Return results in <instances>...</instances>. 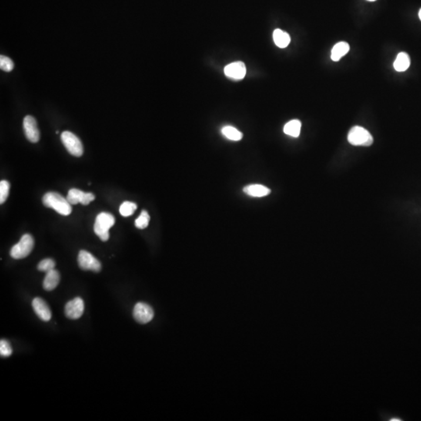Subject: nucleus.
I'll list each match as a JSON object with an SVG mask.
<instances>
[{"label": "nucleus", "instance_id": "obj_21", "mask_svg": "<svg viewBox=\"0 0 421 421\" xmlns=\"http://www.w3.org/2000/svg\"><path fill=\"white\" fill-rule=\"evenodd\" d=\"M150 215L148 212L145 210H143L141 212V215H139L136 220H135V226L139 229H144L149 225Z\"/></svg>", "mask_w": 421, "mask_h": 421}, {"label": "nucleus", "instance_id": "obj_27", "mask_svg": "<svg viewBox=\"0 0 421 421\" xmlns=\"http://www.w3.org/2000/svg\"><path fill=\"white\" fill-rule=\"evenodd\" d=\"M369 2H374V1H376V0H368Z\"/></svg>", "mask_w": 421, "mask_h": 421}, {"label": "nucleus", "instance_id": "obj_1", "mask_svg": "<svg viewBox=\"0 0 421 421\" xmlns=\"http://www.w3.org/2000/svg\"><path fill=\"white\" fill-rule=\"evenodd\" d=\"M42 202L47 208H53L55 212L64 216L72 212V207L68 200L58 193H47L42 198Z\"/></svg>", "mask_w": 421, "mask_h": 421}, {"label": "nucleus", "instance_id": "obj_8", "mask_svg": "<svg viewBox=\"0 0 421 421\" xmlns=\"http://www.w3.org/2000/svg\"><path fill=\"white\" fill-rule=\"evenodd\" d=\"M23 127L27 139L31 143L38 142L40 139V132L36 119L31 115H27L24 117Z\"/></svg>", "mask_w": 421, "mask_h": 421}, {"label": "nucleus", "instance_id": "obj_15", "mask_svg": "<svg viewBox=\"0 0 421 421\" xmlns=\"http://www.w3.org/2000/svg\"><path fill=\"white\" fill-rule=\"evenodd\" d=\"M349 51V45L347 42L340 41L339 43L335 44L332 49L331 58L334 62H338L340 58L346 55Z\"/></svg>", "mask_w": 421, "mask_h": 421}, {"label": "nucleus", "instance_id": "obj_11", "mask_svg": "<svg viewBox=\"0 0 421 421\" xmlns=\"http://www.w3.org/2000/svg\"><path fill=\"white\" fill-rule=\"evenodd\" d=\"M225 76L235 81L244 79L246 75V66L243 62H235L229 64L224 70Z\"/></svg>", "mask_w": 421, "mask_h": 421}, {"label": "nucleus", "instance_id": "obj_7", "mask_svg": "<svg viewBox=\"0 0 421 421\" xmlns=\"http://www.w3.org/2000/svg\"><path fill=\"white\" fill-rule=\"evenodd\" d=\"M134 318L141 325L149 323L155 316L153 308L146 303L139 302L134 306L133 311Z\"/></svg>", "mask_w": 421, "mask_h": 421}, {"label": "nucleus", "instance_id": "obj_4", "mask_svg": "<svg viewBox=\"0 0 421 421\" xmlns=\"http://www.w3.org/2000/svg\"><path fill=\"white\" fill-rule=\"evenodd\" d=\"M35 246V240L32 235L24 234L21 240L11 250V256L14 259H22L28 257Z\"/></svg>", "mask_w": 421, "mask_h": 421}, {"label": "nucleus", "instance_id": "obj_6", "mask_svg": "<svg viewBox=\"0 0 421 421\" xmlns=\"http://www.w3.org/2000/svg\"><path fill=\"white\" fill-rule=\"evenodd\" d=\"M78 265L83 270L92 271L99 272L102 269V265L96 258L84 250H81L78 258Z\"/></svg>", "mask_w": 421, "mask_h": 421}, {"label": "nucleus", "instance_id": "obj_3", "mask_svg": "<svg viewBox=\"0 0 421 421\" xmlns=\"http://www.w3.org/2000/svg\"><path fill=\"white\" fill-rule=\"evenodd\" d=\"M348 141L349 144L354 146L369 147L373 144L374 139L368 130L362 127L356 126L349 131L348 134Z\"/></svg>", "mask_w": 421, "mask_h": 421}, {"label": "nucleus", "instance_id": "obj_18", "mask_svg": "<svg viewBox=\"0 0 421 421\" xmlns=\"http://www.w3.org/2000/svg\"><path fill=\"white\" fill-rule=\"evenodd\" d=\"M301 123L298 119L289 121L284 126L283 131L285 134L292 138H298L300 134Z\"/></svg>", "mask_w": 421, "mask_h": 421}, {"label": "nucleus", "instance_id": "obj_14", "mask_svg": "<svg viewBox=\"0 0 421 421\" xmlns=\"http://www.w3.org/2000/svg\"><path fill=\"white\" fill-rule=\"evenodd\" d=\"M61 282V275L55 269L46 272L43 282V288L45 290L52 291L57 287Z\"/></svg>", "mask_w": 421, "mask_h": 421}, {"label": "nucleus", "instance_id": "obj_20", "mask_svg": "<svg viewBox=\"0 0 421 421\" xmlns=\"http://www.w3.org/2000/svg\"><path fill=\"white\" fill-rule=\"evenodd\" d=\"M137 208H138V206H137L136 204L131 202V201H125L121 205L119 213L122 216L129 217L135 212Z\"/></svg>", "mask_w": 421, "mask_h": 421}, {"label": "nucleus", "instance_id": "obj_24", "mask_svg": "<svg viewBox=\"0 0 421 421\" xmlns=\"http://www.w3.org/2000/svg\"><path fill=\"white\" fill-rule=\"evenodd\" d=\"M0 68L5 72H11L14 70V64L12 59L5 55H0Z\"/></svg>", "mask_w": 421, "mask_h": 421}, {"label": "nucleus", "instance_id": "obj_19", "mask_svg": "<svg viewBox=\"0 0 421 421\" xmlns=\"http://www.w3.org/2000/svg\"><path fill=\"white\" fill-rule=\"evenodd\" d=\"M222 134L225 138L231 141H239L243 138L242 133L231 126L224 127L222 129Z\"/></svg>", "mask_w": 421, "mask_h": 421}, {"label": "nucleus", "instance_id": "obj_22", "mask_svg": "<svg viewBox=\"0 0 421 421\" xmlns=\"http://www.w3.org/2000/svg\"><path fill=\"white\" fill-rule=\"evenodd\" d=\"M10 188H11V184L8 181H2L0 182V204L1 205L5 202L6 200L9 196Z\"/></svg>", "mask_w": 421, "mask_h": 421}, {"label": "nucleus", "instance_id": "obj_10", "mask_svg": "<svg viewBox=\"0 0 421 421\" xmlns=\"http://www.w3.org/2000/svg\"><path fill=\"white\" fill-rule=\"evenodd\" d=\"M84 303L81 297H76L67 303L65 306V315L70 319L76 320L84 314Z\"/></svg>", "mask_w": 421, "mask_h": 421}, {"label": "nucleus", "instance_id": "obj_9", "mask_svg": "<svg viewBox=\"0 0 421 421\" xmlns=\"http://www.w3.org/2000/svg\"><path fill=\"white\" fill-rule=\"evenodd\" d=\"M95 198V195L92 193H84L75 188L70 190L67 197V199L71 205H78V203H81L83 205H88L91 201H93Z\"/></svg>", "mask_w": 421, "mask_h": 421}, {"label": "nucleus", "instance_id": "obj_23", "mask_svg": "<svg viewBox=\"0 0 421 421\" xmlns=\"http://www.w3.org/2000/svg\"><path fill=\"white\" fill-rule=\"evenodd\" d=\"M55 263L54 260L51 258H46L42 260L38 265V269L41 272H48L49 271L55 269Z\"/></svg>", "mask_w": 421, "mask_h": 421}, {"label": "nucleus", "instance_id": "obj_25", "mask_svg": "<svg viewBox=\"0 0 421 421\" xmlns=\"http://www.w3.org/2000/svg\"><path fill=\"white\" fill-rule=\"evenodd\" d=\"M13 349L11 347V343L6 339H1L0 341V355L3 357H8L12 354Z\"/></svg>", "mask_w": 421, "mask_h": 421}, {"label": "nucleus", "instance_id": "obj_13", "mask_svg": "<svg viewBox=\"0 0 421 421\" xmlns=\"http://www.w3.org/2000/svg\"><path fill=\"white\" fill-rule=\"evenodd\" d=\"M244 192L254 198H263L270 195L271 190L261 184H251L244 188Z\"/></svg>", "mask_w": 421, "mask_h": 421}, {"label": "nucleus", "instance_id": "obj_12", "mask_svg": "<svg viewBox=\"0 0 421 421\" xmlns=\"http://www.w3.org/2000/svg\"><path fill=\"white\" fill-rule=\"evenodd\" d=\"M33 309L35 311L37 316L43 322H48L52 318V312L49 307L44 299L37 297L33 299Z\"/></svg>", "mask_w": 421, "mask_h": 421}, {"label": "nucleus", "instance_id": "obj_17", "mask_svg": "<svg viewBox=\"0 0 421 421\" xmlns=\"http://www.w3.org/2000/svg\"><path fill=\"white\" fill-rule=\"evenodd\" d=\"M274 42L281 48H285L290 43V36L288 33L280 29H276L273 32Z\"/></svg>", "mask_w": 421, "mask_h": 421}, {"label": "nucleus", "instance_id": "obj_26", "mask_svg": "<svg viewBox=\"0 0 421 421\" xmlns=\"http://www.w3.org/2000/svg\"><path fill=\"white\" fill-rule=\"evenodd\" d=\"M419 19H420V21H421V9H420V11H419Z\"/></svg>", "mask_w": 421, "mask_h": 421}, {"label": "nucleus", "instance_id": "obj_2", "mask_svg": "<svg viewBox=\"0 0 421 421\" xmlns=\"http://www.w3.org/2000/svg\"><path fill=\"white\" fill-rule=\"evenodd\" d=\"M115 218L112 214L108 212H102L98 214L95 219L94 231L102 241L109 239V229L115 224Z\"/></svg>", "mask_w": 421, "mask_h": 421}, {"label": "nucleus", "instance_id": "obj_5", "mask_svg": "<svg viewBox=\"0 0 421 421\" xmlns=\"http://www.w3.org/2000/svg\"><path fill=\"white\" fill-rule=\"evenodd\" d=\"M61 141L71 155L81 157L84 153V148L81 140L70 131H64L61 134Z\"/></svg>", "mask_w": 421, "mask_h": 421}, {"label": "nucleus", "instance_id": "obj_16", "mask_svg": "<svg viewBox=\"0 0 421 421\" xmlns=\"http://www.w3.org/2000/svg\"><path fill=\"white\" fill-rule=\"evenodd\" d=\"M410 66V58L406 52H400L394 62V68L398 72H404Z\"/></svg>", "mask_w": 421, "mask_h": 421}]
</instances>
